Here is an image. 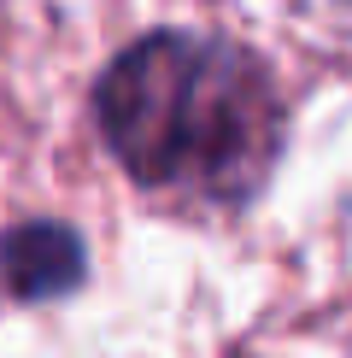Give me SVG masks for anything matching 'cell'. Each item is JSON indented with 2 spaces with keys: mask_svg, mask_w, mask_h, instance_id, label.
I'll return each mask as SVG.
<instances>
[{
  "mask_svg": "<svg viewBox=\"0 0 352 358\" xmlns=\"http://www.w3.org/2000/svg\"><path fill=\"white\" fill-rule=\"evenodd\" d=\"M117 165L141 188L194 206L253 200L282 153V100L247 48L205 36L135 41L94 94Z\"/></svg>",
  "mask_w": 352,
  "mask_h": 358,
  "instance_id": "cell-1",
  "label": "cell"
},
{
  "mask_svg": "<svg viewBox=\"0 0 352 358\" xmlns=\"http://www.w3.org/2000/svg\"><path fill=\"white\" fill-rule=\"evenodd\" d=\"M300 6L311 24L335 29V36H352V0H300Z\"/></svg>",
  "mask_w": 352,
  "mask_h": 358,
  "instance_id": "cell-3",
  "label": "cell"
},
{
  "mask_svg": "<svg viewBox=\"0 0 352 358\" xmlns=\"http://www.w3.org/2000/svg\"><path fill=\"white\" fill-rule=\"evenodd\" d=\"M88 259L82 241L59 223H18V229L0 241V282H6L18 300H53L71 294L82 282Z\"/></svg>",
  "mask_w": 352,
  "mask_h": 358,
  "instance_id": "cell-2",
  "label": "cell"
}]
</instances>
